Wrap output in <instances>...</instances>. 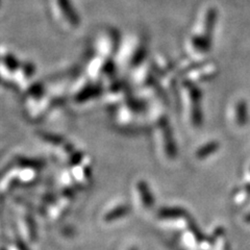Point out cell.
<instances>
[{
  "instance_id": "cell-4",
  "label": "cell",
  "mask_w": 250,
  "mask_h": 250,
  "mask_svg": "<svg viewBox=\"0 0 250 250\" xmlns=\"http://www.w3.org/2000/svg\"><path fill=\"white\" fill-rule=\"evenodd\" d=\"M130 213V207L126 203H121L111 208L104 215V221L105 223H113L126 217Z\"/></svg>"
},
{
  "instance_id": "cell-8",
  "label": "cell",
  "mask_w": 250,
  "mask_h": 250,
  "mask_svg": "<svg viewBox=\"0 0 250 250\" xmlns=\"http://www.w3.org/2000/svg\"><path fill=\"white\" fill-rule=\"evenodd\" d=\"M2 250H6V249H4V248H3V249H2Z\"/></svg>"
},
{
  "instance_id": "cell-5",
  "label": "cell",
  "mask_w": 250,
  "mask_h": 250,
  "mask_svg": "<svg viewBox=\"0 0 250 250\" xmlns=\"http://www.w3.org/2000/svg\"><path fill=\"white\" fill-rule=\"evenodd\" d=\"M69 209H70L69 198L65 197L64 200L61 202H58L57 205L53 207V208L51 210V217L53 219H56V220H60V219H62L68 213Z\"/></svg>"
},
{
  "instance_id": "cell-7",
  "label": "cell",
  "mask_w": 250,
  "mask_h": 250,
  "mask_svg": "<svg viewBox=\"0 0 250 250\" xmlns=\"http://www.w3.org/2000/svg\"><path fill=\"white\" fill-rule=\"evenodd\" d=\"M127 250H138V248L135 247V246H131V247H129Z\"/></svg>"
},
{
  "instance_id": "cell-1",
  "label": "cell",
  "mask_w": 250,
  "mask_h": 250,
  "mask_svg": "<svg viewBox=\"0 0 250 250\" xmlns=\"http://www.w3.org/2000/svg\"><path fill=\"white\" fill-rule=\"evenodd\" d=\"M156 216L164 221H175L184 220L189 217V213L181 207H164L158 210Z\"/></svg>"
},
{
  "instance_id": "cell-6",
  "label": "cell",
  "mask_w": 250,
  "mask_h": 250,
  "mask_svg": "<svg viewBox=\"0 0 250 250\" xmlns=\"http://www.w3.org/2000/svg\"><path fill=\"white\" fill-rule=\"evenodd\" d=\"M12 242L14 250H30L28 248V245L26 244V242L23 240V238L20 237L19 234H15Z\"/></svg>"
},
{
  "instance_id": "cell-2",
  "label": "cell",
  "mask_w": 250,
  "mask_h": 250,
  "mask_svg": "<svg viewBox=\"0 0 250 250\" xmlns=\"http://www.w3.org/2000/svg\"><path fill=\"white\" fill-rule=\"evenodd\" d=\"M20 224L23 234H24L26 240L28 242H31V243H35V241L38 238L37 223L35 218L28 213L23 214L20 219Z\"/></svg>"
},
{
  "instance_id": "cell-3",
  "label": "cell",
  "mask_w": 250,
  "mask_h": 250,
  "mask_svg": "<svg viewBox=\"0 0 250 250\" xmlns=\"http://www.w3.org/2000/svg\"><path fill=\"white\" fill-rule=\"evenodd\" d=\"M137 191H138L141 205L147 209H151L154 207L155 200H154L153 194L151 193L150 188L148 187L147 183L144 181H139L137 183Z\"/></svg>"
}]
</instances>
